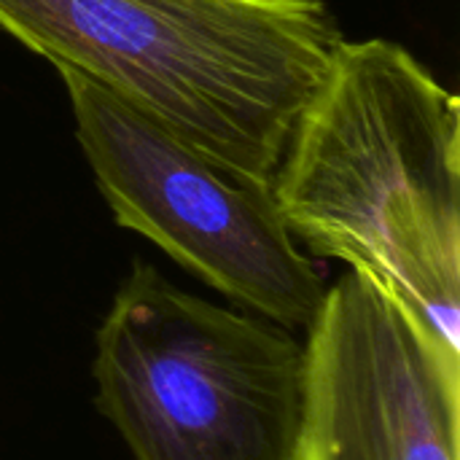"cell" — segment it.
<instances>
[{
	"label": "cell",
	"instance_id": "6da1fadb",
	"mask_svg": "<svg viewBox=\"0 0 460 460\" xmlns=\"http://www.w3.org/2000/svg\"><path fill=\"white\" fill-rule=\"evenodd\" d=\"M460 105L402 43L342 40L294 121L275 208L315 259L380 286L460 353Z\"/></svg>",
	"mask_w": 460,
	"mask_h": 460
},
{
	"label": "cell",
	"instance_id": "277c9868",
	"mask_svg": "<svg viewBox=\"0 0 460 460\" xmlns=\"http://www.w3.org/2000/svg\"><path fill=\"white\" fill-rule=\"evenodd\" d=\"M78 146L119 226L137 232L237 307L307 332L326 283L272 191L240 183L167 127L59 67Z\"/></svg>",
	"mask_w": 460,
	"mask_h": 460
},
{
	"label": "cell",
	"instance_id": "5b68a950",
	"mask_svg": "<svg viewBox=\"0 0 460 460\" xmlns=\"http://www.w3.org/2000/svg\"><path fill=\"white\" fill-rule=\"evenodd\" d=\"M302 460H460V353L353 270L307 329Z\"/></svg>",
	"mask_w": 460,
	"mask_h": 460
},
{
	"label": "cell",
	"instance_id": "7a4b0ae2",
	"mask_svg": "<svg viewBox=\"0 0 460 460\" xmlns=\"http://www.w3.org/2000/svg\"><path fill=\"white\" fill-rule=\"evenodd\" d=\"M0 30L270 191L345 40L326 0H0Z\"/></svg>",
	"mask_w": 460,
	"mask_h": 460
},
{
	"label": "cell",
	"instance_id": "3957f363",
	"mask_svg": "<svg viewBox=\"0 0 460 460\" xmlns=\"http://www.w3.org/2000/svg\"><path fill=\"white\" fill-rule=\"evenodd\" d=\"M94 407L135 460H302L305 345L135 259L94 334Z\"/></svg>",
	"mask_w": 460,
	"mask_h": 460
}]
</instances>
